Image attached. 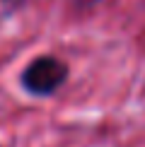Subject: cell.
I'll use <instances>...</instances> for the list:
<instances>
[{"instance_id": "cell-1", "label": "cell", "mask_w": 145, "mask_h": 147, "mask_svg": "<svg viewBox=\"0 0 145 147\" xmlns=\"http://www.w3.org/2000/svg\"><path fill=\"white\" fill-rule=\"evenodd\" d=\"M65 77H68V68H65L58 58L44 56V58H36L34 63L24 70L22 84H24L27 92L44 96V94L56 92L60 84L65 82Z\"/></svg>"}, {"instance_id": "cell-2", "label": "cell", "mask_w": 145, "mask_h": 147, "mask_svg": "<svg viewBox=\"0 0 145 147\" xmlns=\"http://www.w3.org/2000/svg\"><path fill=\"white\" fill-rule=\"evenodd\" d=\"M10 3L12 0H0V15H5V12H10L12 7H10Z\"/></svg>"}]
</instances>
